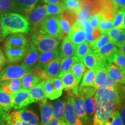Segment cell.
Masks as SVG:
<instances>
[{"label": "cell", "mask_w": 125, "mask_h": 125, "mask_svg": "<svg viewBox=\"0 0 125 125\" xmlns=\"http://www.w3.org/2000/svg\"><path fill=\"white\" fill-rule=\"evenodd\" d=\"M3 29V37L16 33L29 34L30 24L24 16L16 12H10L0 16Z\"/></svg>", "instance_id": "1"}, {"label": "cell", "mask_w": 125, "mask_h": 125, "mask_svg": "<svg viewBox=\"0 0 125 125\" xmlns=\"http://www.w3.org/2000/svg\"><path fill=\"white\" fill-rule=\"evenodd\" d=\"M94 98L96 108L93 116V125H107L119 105L113 101L103 99L96 95Z\"/></svg>", "instance_id": "2"}, {"label": "cell", "mask_w": 125, "mask_h": 125, "mask_svg": "<svg viewBox=\"0 0 125 125\" xmlns=\"http://www.w3.org/2000/svg\"><path fill=\"white\" fill-rule=\"evenodd\" d=\"M31 42L35 45L41 53L57 49L60 41L45 34L35 32L31 36Z\"/></svg>", "instance_id": "3"}, {"label": "cell", "mask_w": 125, "mask_h": 125, "mask_svg": "<svg viewBox=\"0 0 125 125\" xmlns=\"http://www.w3.org/2000/svg\"><path fill=\"white\" fill-rule=\"evenodd\" d=\"M36 32L50 36L59 41L64 39L59 24L58 16H47Z\"/></svg>", "instance_id": "4"}, {"label": "cell", "mask_w": 125, "mask_h": 125, "mask_svg": "<svg viewBox=\"0 0 125 125\" xmlns=\"http://www.w3.org/2000/svg\"><path fill=\"white\" fill-rule=\"evenodd\" d=\"M31 70L20 65H9L0 73V85L5 81L16 79H21L31 73Z\"/></svg>", "instance_id": "5"}, {"label": "cell", "mask_w": 125, "mask_h": 125, "mask_svg": "<svg viewBox=\"0 0 125 125\" xmlns=\"http://www.w3.org/2000/svg\"><path fill=\"white\" fill-rule=\"evenodd\" d=\"M62 81L59 77L49 78L45 80L44 90L46 97L53 100L60 97L62 93Z\"/></svg>", "instance_id": "6"}, {"label": "cell", "mask_w": 125, "mask_h": 125, "mask_svg": "<svg viewBox=\"0 0 125 125\" xmlns=\"http://www.w3.org/2000/svg\"><path fill=\"white\" fill-rule=\"evenodd\" d=\"M47 16L48 15L44 5L35 7L26 18L29 21L31 31L36 32L40 27L41 23Z\"/></svg>", "instance_id": "7"}, {"label": "cell", "mask_w": 125, "mask_h": 125, "mask_svg": "<svg viewBox=\"0 0 125 125\" xmlns=\"http://www.w3.org/2000/svg\"><path fill=\"white\" fill-rule=\"evenodd\" d=\"M85 67L90 70H96L97 68H107L109 62L106 59L93 51L88 53L81 60Z\"/></svg>", "instance_id": "8"}, {"label": "cell", "mask_w": 125, "mask_h": 125, "mask_svg": "<svg viewBox=\"0 0 125 125\" xmlns=\"http://www.w3.org/2000/svg\"><path fill=\"white\" fill-rule=\"evenodd\" d=\"M61 60L62 59L59 57L50 62L42 69L34 70H35L37 75L40 76L42 80H45L49 78L58 77Z\"/></svg>", "instance_id": "9"}, {"label": "cell", "mask_w": 125, "mask_h": 125, "mask_svg": "<svg viewBox=\"0 0 125 125\" xmlns=\"http://www.w3.org/2000/svg\"><path fill=\"white\" fill-rule=\"evenodd\" d=\"M60 79L62 81L63 89L68 94L69 96H78L79 93V83L76 82L74 76L71 71L65 73L63 75L61 76Z\"/></svg>", "instance_id": "10"}, {"label": "cell", "mask_w": 125, "mask_h": 125, "mask_svg": "<svg viewBox=\"0 0 125 125\" xmlns=\"http://www.w3.org/2000/svg\"><path fill=\"white\" fill-rule=\"evenodd\" d=\"M34 102L28 90L22 89L12 95V104L15 109L23 108Z\"/></svg>", "instance_id": "11"}, {"label": "cell", "mask_w": 125, "mask_h": 125, "mask_svg": "<svg viewBox=\"0 0 125 125\" xmlns=\"http://www.w3.org/2000/svg\"><path fill=\"white\" fill-rule=\"evenodd\" d=\"M95 95L107 100L113 101L119 105L121 103V98L119 93L118 87H101L96 90Z\"/></svg>", "instance_id": "12"}, {"label": "cell", "mask_w": 125, "mask_h": 125, "mask_svg": "<svg viewBox=\"0 0 125 125\" xmlns=\"http://www.w3.org/2000/svg\"><path fill=\"white\" fill-rule=\"evenodd\" d=\"M58 17L61 31L62 37L64 38L66 37L67 35H68L71 27L76 21L77 15L75 14L70 13L67 11H64L59 15Z\"/></svg>", "instance_id": "13"}, {"label": "cell", "mask_w": 125, "mask_h": 125, "mask_svg": "<svg viewBox=\"0 0 125 125\" xmlns=\"http://www.w3.org/2000/svg\"><path fill=\"white\" fill-rule=\"evenodd\" d=\"M70 97L71 99L73 108L76 115H77L79 119H80L83 123H85V124H86L89 120L88 116L86 113L83 98L80 96V94L78 96Z\"/></svg>", "instance_id": "14"}, {"label": "cell", "mask_w": 125, "mask_h": 125, "mask_svg": "<svg viewBox=\"0 0 125 125\" xmlns=\"http://www.w3.org/2000/svg\"><path fill=\"white\" fill-rule=\"evenodd\" d=\"M28 46V40L22 33H16L9 35L5 41V48H22Z\"/></svg>", "instance_id": "15"}, {"label": "cell", "mask_w": 125, "mask_h": 125, "mask_svg": "<svg viewBox=\"0 0 125 125\" xmlns=\"http://www.w3.org/2000/svg\"><path fill=\"white\" fill-rule=\"evenodd\" d=\"M68 38L75 46H78L86 41L85 31L82 25L77 21H75L70 29L68 34Z\"/></svg>", "instance_id": "16"}, {"label": "cell", "mask_w": 125, "mask_h": 125, "mask_svg": "<svg viewBox=\"0 0 125 125\" xmlns=\"http://www.w3.org/2000/svg\"><path fill=\"white\" fill-rule=\"evenodd\" d=\"M64 122L67 125H83V122L74 112L71 99L68 96L65 102Z\"/></svg>", "instance_id": "17"}, {"label": "cell", "mask_w": 125, "mask_h": 125, "mask_svg": "<svg viewBox=\"0 0 125 125\" xmlns=\"http://www.w3.org/2000/svg\"><path fill=\"white\" fill-rule=\"evenodd\" d=\"M13 1L15 12L26 17L35 8L38 0H13Z\"/></svg>", "instance_id": "18"}, {"label": "cell", "mask_w": 125, "mask_h": 125, "mask_svg": "<svg viewBox=\"0 0 125 125\" xmlns=\"http://www.w3.org/2000/svg\"><path fill=\"white\" fill-rule=\"evenodd\" d=\"M39 52L36 46L31 42L30 45L28 47L27 52L26 53L24 60L21 63V65L27 67L29 69H32L35 66L39 58Z\"/></svg>", "instance_id": "19"}, {"label": "cell", "mask_w": 125, "mask_h": 125, "mask_svg": "<svg viewBox=\"0 0 125 125\" xmlns=\"http://www.w3.org/2000/svg\"><path fill=\"white\" fill-rule=\"evenodd\" d=\"M28 46L22 48H5L4 51L8 62L12 63L18 62L24 58L27 52Z\"/></svg>", "instance_id": "20"}, {"label": "cell", "mask_w": 125, "mask_h": 125, "mask_svg": "<svg viewBox=\"0 0 125 125\" xmlns=\"http://www.w3.org/2000/svg\"><path fill=\"white\" fill-rule=\"evenodd\" d=\"M93 51L104 57L109 63H112L114 56L118 52L119 50L113 43L109 41L101 48Z\"/></svg>", "instance_id": "21"}, {"label": "cell", "mask_w": 125, "mask_h": 125, "mask_svg": "<svg viewBox=\"0 0 125 125\" xmlns=\"http://www.w3.org/2000/svg\"><path fill=\"white\" fill-rule=\"evenodd\" d=\"M107 73L108 77L119 84L125 83V71L114 64L113 63H109L108 65Z\"/></svg>", "instance_id": "22"}, {"label": "cell", "mask_w": 125, "mask_h": 125, "mask_svg": "<svg viewBox=\"0 0 125 125\" xmlns=\"http://www.w3.org/2000/svg\"><path fill=\"white\" fill-rule=\"evenodd\" d=\"M59 57V50L55 49L54 51L43 53L39 56V58L35 66L32 69L38 70L42 69L45 65L49 63L50 62Z\"/></svg>", "instance_id": "23"}, {"label": "cell", "mask_w": 125, "mask_h": 125, "mask_svg": "<svg viewBox=\"0 0 125 125\" xmlns=\"http://www.w3.org/2000/svg\"><path fill=\"white\" fill-rule=\"evenodd\" d=\"M76 46L73 44L68 37L62 40L59 51V57L61 59L73 57L75 56Z\"/></svg>", "instance_id": "24"}, {"label": "cell", "mask_w": 125, "mask_h": 125, "mask_svg": "<svg viewBox=\"0 0 125 125\" xmlns=\"http://www.w3.org/2000/svg\"><path fill=\"white\" fill-rule=\"evenodd\" d=\"M0 86H1V89L3 91L10 95H13L23 89L21 79L5 81Z\"/></svg>", "instance_id": "25"}, {"label": "cell", "mask_w": 125, "mask_h": 125, "mask_svg": "<svg viewBox=\"0 0 125 125\" xmlns=\"http://www.w3.org/2000/svg\"><path fill=\"white\" fill-rule=\"evenodd\" d=\"M41 81H42V78L39 75H37L35 72L31 69L30 73H29L21 78L22 87L24 89L29 90L38 85Z\"/></svg>", "instance_id": "26"}, {"label": "cell", "mask_w": 125, "mask_h": 125, "mask_svg": "<svg viewBox=\"0 0 125 125\" xmlns=\"http://www.w3.org/2000/svg\"><path fill=\"white\" fill-rule=\"evenodd\" d=\"M40 105L41 116V125H46L53 119L52 105L47 100L41 101Z\"/></svg>", "instance_id": "27"}, {"label": "cell", "mask_w": 125, "mask_h": 125, "mask_svg": "<svg viewBox=\"0 0 125 125\" xmlns=\"http://www.w3.org/2000/svg\"><path fill=\"white\" fill-rule=\"evenodd\" d=\"M44 82L45 80H43L39 83L38 85L29 90L30 95L35 100V102H41L47 100L44 90Z\"/></svg>", "instance_id": "28"}, {"label": "cell", "mask_w": 125, "mask_h": 125, "mask_svg": "<svg viewBox=\"0 0 125 125\" xmlns=\"http://www.w3.org/2000/svg\"><path fill=\"white\" fill-rule=\"evenodd\" d=\"M21 121L29 123L31 125H39V118L32 111L23 109L19 111Z\"/></svg>", "instance_id": "29"}, {"label": "cell", "mask_w": 125, "mask_h": 125, "mask_svg": "<svg viewBox=\"0 0 125 125\" xmlns=\"http://www.w3.org/2000/svg\"><path fill=\"white\" fill-rule=\"evenodd\" d=\"M79 62L76 56L73 57H66V58L62 59L60 65V71L58 77L60 78L62 75H63L65 73L71 71L72 67L74 65L76 62Z\"/></svg>", "instance_id": "30"}, {"label": "cell", "mask_w": 125, "mask_h": 125, "mask_svg": "<svg viewBox=\"0 0 125 125\" xmlns=\"http://www.w3.org/2000/svg\"><path fill=\"white\" fill-rule=\"evenodd\" d=\"M12 107V95L6 93L0 88V112H8Z\"/></svg>", "instance_id": "31"}, {"label": "cell", "mask_w": 125, "mask_h": 125, "mask_svg": "<svg viewBox=\"0 0 125 125\" xmlns=\"http://www.w3.org/2000/svg\"><path fill=\"white\" fill-rule=\"evenodd\" d=\"M65 103L62 100H57L53 104V118L60 122H64Z\"/></svg>", "instance_id": "32"}, {"label": "cell", "mask_w": 125, "mask_h": 125, "mask_svg": "<svg viewBox=\"0 0 125 125\" xmlns=\"http://www.w3.org/2000/svg\"><path fill=\"white\" fill-rule=\"evenodd\" d=\"M96 76H95L94 87L96 89L100 88L104 85L106 81L108 78L107 68H100L95 70Z\"/></svg>", "instance_id": "33"}, {"label": "cell", "mask_w": 125, "mask_h": 125, "mask_svg": "<svg viewBox=\"0 0 125 125\" xmlns=\"http://www.w3.org/2000/svg\"><path fill=\"white\" fill-rule=\"evenodd\" d=\"M83 99L84 104L85 105L86 111L88 116L89 120L91 121L93 118L94 115L96 112V101H95L94 96H89L82 97Z\"/></svg>", "instance_id": "34"}, {"label": "cell", "mask_w": 125, "mask_h": 125, "mask_svg": "<svg viewBox=\"0 0 125 125\" xmlns=\"http://www.w3.org/2000/svg\"><path fill=\"white\" fill-rule=\"evenodd\" d=\"M86 71V70L85 65L83 64V63L82 62L79 61V62H76L72 67L70 71L74 76L76 82L78 83H80L81 79H82L83 75L85 74Z\"/></svg>", "instance_id": "35"}, {"label": "cell", "mask_w": 125, "mask_h": 125, "mask_svg": "<svg viewBox=\"0 0 125 125\" xmlns=\"http://www.w3.org/2000/svg\"><path fill=\"white\" fill-rule=\"evenodd\" d=\"M95 76H96L95 70L89 69L87 71H86L85 74L83 75L82 82L80 85L81 86L94 87Z\"/></svg>", "instance_id": "36"}, {"label": "cell", "mask_w": 125, "mask_h": 125, "mask_svg": "<svg viewBox=\"0 0 125 125\" xmlns=\"http://www.w3.org/2000/svg\"><path fill=\"white\" fill-rule=\"evenodd\" d=\"M65 11L70 13H77L81 9V2L79 0H64L62 2Z\"/></svg>", "instance_id": "37"}, {"label": "cell", "mask_w": 125, "mask_h": 125, "mask_svg": "<svg viewBox=\"0 0 125 125\" xmlns=\"http://www.w3.org/2000/svg\"><path fill=\"white\" fill-rule=\"evenodd\" d=\"M45 7L48 16H59L65 11L62 3L61 5L45 4Z\"/></svg>", "instance_id": "38"}, {"label": "cell", "mask_w": 125, "mask_h": 125, "mask_svg": "<svg viewBox=\"0 0 125 125\" xmlns=\"http://www.w3.org/2000/svg\"><path fill=\"white\" fill-rule=\"evenodd\" d=\"M92 50L90 48V45L87 42H84L81 44L76 46V57L81 62L82 59L83 58L86 54L91 52Z\"/></svg>", "instance_id": "39"}, {"label": "cell", "mask_w": 125, "mask_h": 125, "mask_svg": "<svg viewBox=\"0 0 125 125\" xmlns=\"http://www.w3.org/2000/svg\"><path fill=\"white\" fill-rule=\"evenodd\" d=\"M10 12H15L13 0H0V16Z\"/></svg>", "instance_id": "40"}, {"label": "cell", "mask_w": 125, "mask_h": 125, "mask_svg": "<svg viewBox=\"0 0 125 125\" xmlns=\"http://www.w3.org/2000/svg\"><path fill=\"white\" fill-rule=\"evenodd\" d=\"M101 35V32L100 31L97 29H94L91 34H86L85 35V40L89 43L90 46L93 45L95 42H96L98 39L100 38Z\"/></svg>", "instance_id": "41"}, {"label": "cell", "mask_w": 125, "mask_h": 125, "mask_svg": "<svg viewBox=\"0 0 125 125\" xmlns=\"http://www.w3.org/2000/svg\"><path fill=\"white\" fill-rule=\"evenodd\" d=\"M112 63L125 71V54L118 51L114 56Z\"/></svg>", "instance_id": "42"}, {"label": "cell", "mask_w": 125, "mask_h": 125, "mask_svg": "<svg viewBox=\"0 0 125 125\" xmlns=\"http://www.w3.org/2000/svg\"><path fill=\"white\" fill-rule=\"evenodd\" d=\"M109 41V38L107 33L101 34L100 38L98 39L96 42H95L93 45L90 46V48L92 51H95V50L101 48L104 45H105L106 43L108 42Z\"/></svg>", "instance_id": "43"}, {"label": "cell", "mask_w": 125, "mask_h": 125, "mask_svg": "<svg viewBox=\"0 0 125 125\" xmlns=\"http://www.w3.org/2000/svg\"><path fill=\"white\" fill-rule=\"evenodd\" d=\"M123 10H119L115 13L113 20V27L115 29H122Z\"/></svg>", "instance_id": "44"}, {"label": "cell", "mask_w": 125, "mask_h": 125, "mask_svg": "<svg viewBox=\"0 0 125 125\" xmlns=\"http://www.w3.org/2000/svg\"><path fill=\"white\" fill-rule=\"evenodd\" d=\"M96 89L94 87H79V93L82 97L89 96H94L96 92Z\"/></svg>", "instance_id": "45"}, {"label": "cell", "mask_w": 125, "mask_h": 125, "mask_svg": "<svg viewBox=\"0 0 125 125\" xmlns=\"http://www.w3.org/2000/svg\"><path fill=\"white\" fill-rule=\"evenodd\" d=\"M112 43L116 47L119 48L123 43L125 42V30L119 29L116 37L112 41Z\"/></svg>", "instance_id": "46"}, {"label": "cell", "mask_w": 125, "mask_h": 125, "mask_svg": "<svg viewBox=\"0 0 125 125\" xmlns=\"http://www.w3.org/2000/svg\"><path fill=\"white\" fill-rule=\"evenodd\" d=\"M102 12L97 13L90 16L88 19H87V20H88L89 24L93 29H97L98 27V23H99L100 21L101 18H102Z\"/></svg>", "instance_id": "47"}, {"label": "cell", "mask_w": 125, "mask_h": 125, "mask_svg": "<svg viewBox=\"0 0 125 125\" xmlns=\"http://www.w3.org/2000/svg\"><path fill=\"white\" fill-rule=\"evenodd\" d=\"M8 125H15L17 123L21 121L20 117V114L19 111H14L12 112L8 116H7V119Z\"/></svg>", "instance_id": "48"}, {"label": "cell", "mask_w": 125, "mask_h": 125, "mask_svg": "<svg viewBox=\"0 0 125 125\" xmlns=\"http://www.w3.org/2000/svg\"><path fill=\"white\" fill-rule=\"evenodd\" d=\"M107 125H122L120 117L119 111L118 110L114 112L110 121Z\"/></svg>", "instance_id": "49"}, {"label": "cell", "mask_w": 125, "mask_h": 125, "mask_svg": "<svg viewBox=\"0 0 125 125\" xmlns=\"http://www.w3.org/2000/svg\"><path fill=\"white\" fill-rule=\"evenodd\" d=\"M111 1L117 10H125V0H111Z\"/></svg>", "instance_id": "50"}, {"label": "cell", "mask_w": 125, "mask_h": 125, "mask_svg": "<svg viewBox=\"0 0 125 125\" xmlns=\"http://www.w3.org/2000/svg\"><path fill=\"white\" fill-rule=\"evenodd\" d=\"M6 62V58L3 53L2 49L0 48V69L2 68Z\"/></svg>", "instance_id": "51"}, {"label": "cell", "mask_w": 125, "mask_h": 125, "mask_svg": "<svg viewBox=\"0 0 125 125\" xmlns=\"http://www.w3.org/2000/svg\"><path fill=\"white\" fill-rule=\"evenodd\" d=\"M119 114L122 125H125V104L122 107Z\"/></svg>", "instance_id": "52"}, {"label": "cell", "mask_w": 125, "mask_h": 125, "mask_svg": "<svg viewBox=\"0 0 125 125\" xmlns=\"http://www.w3.org/2000/svg\"><path fill=\"white\" fill-rule=\"evenodd\" d=\"M119 93L120 97H122L125 99V83L122 84V85L118 87Z\"/></svg>", "instance_id": "53"}, {"label": "cell", "mask_w": 125, "mask_h": 125, "mask_svg": "<svg viewBox=\"0 0 125 125\" xmlns=\"http://www.w3.org/2000/svg\"><path fill=\"white\" fill-rule=\"evenodd\" d=\"M44 2L46 4L61 5L62 3L60 2V0H44Z\"/></svg>", "instance_id": "54"}, {"label": "cell", "mask_w": 125, "mask_h": 125, "mask_svg": "<svg viewBox=\"0 0 125 125\" xmlns=\"http://www.w3.org/2000/svg\"><path fill=\"white\" fill-rule=\"evenodd\" d=\"M60 121H59V120L53 118L49 123H48L46 125H58L59 122Z\"/></svg>", "instance_id": "55"}, {"label": "cell", "mask_w": 125, "mask_h": 125, "mask_svg": "<svg viewBox=\"0 0 125 125\" xmlns=\"http://www.w3.org/2000/svg\"><path fill=\"white\" fill-rule=\"evenodd\" d=\"M4 40V37H3V29L2 26V23H1V18H0V41Z\"/></svg>", "instance_id": "56"}, {"label": "cell", "mask_w": 125, "mask_h": 125, "mask_svg": "<svg viewBox=\"0 0 125 125\" xmlns=\"http://www.w3.org/2000/svg\"><path fill=\"white\" fill-rule=\"evenodd\" d=\"M119 52L125 54V42L123 43L121 46L119 48Z\"/></svg>", "instance_id": "57"}, {"label": "cell", "mask_w": 125, "mask_h": 125, "mask_svg": "<svg viewBox=\"0 0 125 125\" xmlns=\"http://www.w3.org/2000/svg\"><path fill=\"white\" fill-rule=\"evenodd\" d=\"M30 125L29 123H28L25 122L24 121H20L19 122L17 123L15 125Z\"/></svg>", "instance_id": "58"}, {"label": "cell", "mask_w": 125, "mask_h": 125, "mask_svg": "<svg viewBox=\"0 0 125 125\" xmlns=\"http://www.w3.org/2000/svg\"><path fill=\"white\" fill-rule=\"evenodd\" d=\"M122 29L125 30V10H124V12H123V23H122Z\"/></svg>", "instance_id": "59"}, {"label": "cell", "mask_w": 125, "mask_h": 125, "mask_svg": "<svg viewBox=\"0 0 125 125\" xmlns=\"http://www.w3.org/2000/svg\"><path fill=\"white\" fill-rule=\"evenodd\" d=\"M58 125H67L64 122H60Z\"/></svg>", "instance_id": "60"}, {"label": "cell", "mask_w": 125, "mask_h": 125, "mask_svg": "<svg viewBox=\"0 0 125 125\" xmlns=\"http://www.w3.org/2000/svg\"><path fill=\"white\" fill-rule=\"evenodd\" d=\"M60 1H62V2H63V1H64V0H60Z\"/></svg>", "instance_id": "61"}]
</instances>
